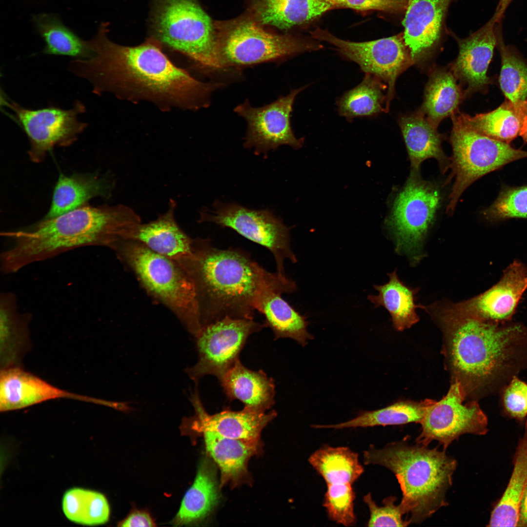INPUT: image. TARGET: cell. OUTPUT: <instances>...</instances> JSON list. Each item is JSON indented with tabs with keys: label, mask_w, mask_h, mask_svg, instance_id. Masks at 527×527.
I'll return each instance as SVG.
<instances>
[{
	"label": "cell",
	"mask_w": 527,
	"mask_h": 527,
	"mask_svg": "<svg viewBox=\"0 0 527 527\" xmlns=\"http://www.w3.org/2000/svg\"><path fill=\"white\" fill-rule=\"evenodd\" d=\"M407 150L411 170L420 171L422 163L433 158L442 173L451 167V158L442 148L443 138L422 113L402 117L399 122Z\"/></svg>",
	"instance_id": "obj_26"
},
{
	"label": "cell",
	"mask_w": 527,
	"mask_h": 527,
	"mask_svg": "<svg viewBox=\"0 0 527 527\" xmlns=\"http://www.w3.org/2000/svg\"><path fill=\"white\" fill-rule=\"evenodd\" d=\"M108 24L102 23L97 35L88 41L90 57L75 59L69 66L70 71L91 82L94 94L109 92L136 103L151 101L163 111L206 105L211 84L199 81L175 65L152 36L135 46L112 42L107 36Z\"/></svg>",
	"instance_id": "obj_1"
},
{
	"label": "cell",
	"mask_w": 527,
	"mask_h": 527,
	"mask_svg": "<svg viewBox=\"0 0 527 527\" xmlns=\"http://www.w3.org/2000/svg\"><path fill=\"white\" fill-rule=\"evenodd\" d=\"M219 498L215 469L209 460H204L199 466L193 484L183 497L173 524L176 526L187 525L203 519L218 504Z\"/></svg>",
	"instance_id": "obj_29"
},
{
	"label": "cell",
	"mask_w": 527,
	"mask_h": 527,
	"mask_svg": "<svg viewBox=\"0 0 527 527\" xmlns=\"http://www.w3.org/2000/svg\"><path fill=\"white\" fill-rule=\"evenodd\" d=\"M387 85L377 77L365 73L362 82L346 92L338 101L340 115L351 121L360 117L372 116L385 111L384 91Z\"/></svg>",
	"instance_id": "obj_38"
},
{
	"label": "cell",
	"mask_w": 527,
	"mask_h": 527,
	"mask_svg": "<svg viewBox=\"0 0 527 527\" xmlns=\"http://www.w3.org/2000/svg\"><path fill=\"white\" fill-rule=\"evenodd\" d=\"M200 222H211L230 228L249 240L263 246L273 254L277 273L286 277L284 263L286 259L297 262L290 247L289 229L268 210L248 208L237 203L216 201L213 210L200 213Z\"/></svg>",
	"instance_id": "obj_11"
},
{
	"label": "cell",
	"mask_w": 527,
	"mask_h": 527,
	"mask_svg": "<svg viewBox=\"0 0 527 527\" xmlns=\"http://www.w3.org/2000/svg\"><path fill=\"white\" fill-rule=\"evenodd\" d=\"M527 484V424L514 456V467L507 486L493 509L488 526H518L520 506Z\"/></svg>",
	"instance_id": "obj_32"
},
{
	"label": "cell",
	"mask_w": 527,
	"mask_h": 527,
	"mask_svg": "<svg viewBox=\"0 0 527 527\" xmlns=\"http://www.w3.org/2000/svg\"><path fill=\"white\" fill-rule=\"evenodd\" d=\"M34 20L45 42L43 53L69 56L75 59H86L90 57L88 41L80 38L57 16L41 14L35 16Z\"/></svg>",
	"instance_id": "obj_37"
},
{
	"label": "cell",
	"mask_w": 527,
	"mask_h": 527,
	"mask_svg": "<svg viewBox=\"0 0 527 527\" xmlns=\"http://www.w3.org/2000/svg\"><path fill=\"white\" fill-rule=\"evenodd\" d=\"M465 122L478 132L510 143L519 135L524 114L506 100L495 109L474 116L460 114Z\"/></svg>",
	"instance_id": "obj_39"
},
{
	"label": "cell",
	"mask_w": 527,
	"mask_h": 527,
	"mask_svg": "<svg viewBox=\"0 0 527 527\" xmlns=\"http://www.w3.org/2000/svg\"><path fill=\"white\" fill-rule=\"evenodd\" d=\"M395 496H388L383 501V506H378L373 500L371 493L363 497L364 502L369 511L368 527H406L409 523L402 518L405 513L400 505H396Z\"/></svg>",
	"instance_id": "obj_43"
},
{
	"label": "cell",
	"mask_w": 527,
	"mask_h": 527,
	"mask_svg": "<svg viewBox=\"0 0 527 527\" xmlns=\"http://www.w3.org/2000/svg\"><path fill=\"white\" fill-rule=\"evenodd\" d=\"M310 33L314 39L335 47L344 58L357 63L365 73L372 74L386 83L385 111H387L397 78L413 63L403 33L363 42L343 40L319 28Z\"/></svg>",
	"instance_id": "obj_13"
},
{
	"label": "cell",
	"mask_w": 527,
	"mask_h": 527,
	"mask_svg": "<svg viewBox=\"0 0 527 527\" xmlns=\"http://www.w3.org/2000/svg\"><path fill=\"white\" fill-rule=\"evenodd\" d=\"M62 508L69 520L81 525H102L108 521L110 516L108 502L102 493L79 487L66 491Z\"/></svg>",
	"instance_id": "obj_40"
},
{
	"label": "cell",
	"mask_w": 527,
	"mask_h": 527,
	"mask_svg": "<svg viewBox=\"0 0 527 527\" xmlns=\"http://www.w3.org/2000/svg\"><path fill=\"white\" fill-rule=\"evenodd\" d=\"M442 201L439 189L423 180L420 171H410L396 197L385 224L396 243V250L417 262L422 258L423 241L435 220Z\"/></svg>",
	"instance_id": "obj_10"
},
{
	"label": "cell",
	"mask_w": 527,
	"mask_h": 527,
	"mask_svg": "<svg viewBox=\"0 0 527 527\" xmlns=\"http://www.w3.org/2000/svg\"><path fill=\"white\" fill-rule=\"evenodd\" d=\"M452 0H409L403 21V34L413 63L424 60L437 44Z\"/></svg>",
	"instance_id": "obj_21"
},
{
	"label": "cell",
	"mask_w": 527,
	"mask_h": 527,
	"mask_svg": "<svg viewBox=\"0 0 527 527\" xmlns=\"http://www.w3.org/2000/svg\"><path fill=\"white\" fill-rule=\"evenodd\" d=\"M119 250L145 288L170 308L195 336L203 327L197 288L178 263L149 249L142 243L122 240Z\"/></svg>",
	"instance_id": "obj_6"
},
{
	"label": "cell",
	"mask_w": 527,
	"mask_h": 527,
	"mask_svg": "<svg viewBox=\"0 0 527 527\" xmlns=\"http://www.w3.org/2000/svg\"><path fill=\"white\" fill-rule=\"evenodd\" d=\"M527 267L515 260L504 271L500 280L483 293L458 304L467 313L486 321H511L527 289Z\"/></svg>",
	"instance_id": "obj_18"
},
{
	"label": "cell",
	"mask_w": 527,
	"mask_h": 527,
	"mask_svg": "<svg viewBox=\"0 0 527 527\" xmlns=\"http://www.w3.org/2000/svg\"><path fill=\"white\" fill-rule=\"evenodd\" d=\"M526 112H527V99L526 102Z\"/></svg>",
	"instance_id": "obj_50"
},
{
	"label": "cell",
	"mask_w": 527,
	"mask_h": 527,
	"mask_svg": "<svg viewBox=\"0 0 527 527\" xmlns=\"http://www.w3.org/2000/svg\"><path fill=\"white\" fill-rule=\"evenodd\" d=\"M66 398L94 403L96 398L61 389L20 366L0 369V411L20 409L50 400Z\"/></svg>",
	"instance_id": "obj_22"
},
{
	"label": "cell",
	"mask_w": 527,
	"mask_h": 527,
	"mask_svg": "<svg viewBox=\"0 0 527 527\" xmlns=\"http://www.w3.org/2000/svg\"><path fill=\"white\" fill-rule=\"evenodd\" d=\"M196 243L187 272L197 288L203 327L225 317L253 319L267 290L297 289L293 281L267 271L242 250L219 249L207 240Z\"/></svg>",
	"instance_id": "obj_4"
},
{
	"label": "cell",
	"mask_w": 527,
	"mask_h": 527,
	"mask_svg": "<svg viewBox=\"0 0 527 527\" xmlns=\"http://www.w3.org/2000/svg\"><path fill=\"white\" fill-rule=\"evenodd\" d=\"M175 208L176 202L170 200L165 213L154 221L136 225L126 240L142 243L151 250L177 262L186 271L194 257L195 243L177 224Z\"/></svg>",
	"instance_id": "obj_20"
},
{
	"label": "cell",
	"mask_w": 527,
	"mask_h": 527,
	"mask_svg": "<svg viewBox=\"0 0 527 527\" xmlns=\"http://www.w3.org/2000/svg\"><path fill=\"white\" fill-rule=\"evenodd\" d=\"M113 183L97 173L61 174L55 185L50 206L43 218H51L87 204L92 199L111 196Z\"/></svg>",
	"instance_id": "obj_23"
},
{
	"label": "cell",
	"mask_w": 527,
	"mask_h": 527,
	"mask_svg": "<svg viewBox=\"0 0 527 527\" xmlns=\"http://www.w3.org/2000/svg\"><path fill=\"white\" fill-rule=\"evenodd\" d=\"M494 14L480 28L465 39L457 40L459 53L452 66L456 78L467 86L466 95L487 92L492 80L487 76L489 64L496 47Z\"/></svg>",
	"instance_id": "obj_19"
},
{
	"label": "cell",
	"mask_w": 527,
	"mask_h": 527,
	"mask_svg": "<svg viewBox=\"0 0 527 527\" xmlns=\"http://www.w3.org/2000/svg\"><path fill=\"white\" fill-rule=\"evenodd\" d=\"M334 8L358 11H378L389 13L405 12L410 0H324Z\"/></svg>",
	"instance_id": "obj_45"
},
{
	"label": "cell",
	"mask_w": 527,
	"mask_h": 527,
	"mask_svg": "<svg viewBox=\"0 0 527 527\" xmlns=\"http://www.w3.org/2000/svg\"><path fill=\"white\" fill-rule=\"evenodd\" d=\"M526 42H527V39L526 40Z\"/></svg>",
	"instance_id": "obj_51"
},
{
	"label": "cell",
	"mask_w": 527,
	"mask_h": 527,
	"mask_svg": "<svg viewBox=\"0 0 527 527\" xmlns=\"http://www.w3.org/2000/svg\"><path fill=\"white\" fill-rule=\"evenodd\" d=\"M518 526L527 527V484L520 503Z\"/></svg>",
	"instance_id": "obj_47"
},
{
	"label": "cell",
	"mask_w": 527,
	"mask_h": 527,
	"mask_svg": "<svg viewBox=\"0 0 527 527\" xmlns=\"http://www.w3.org/2000/svg\"><path fill=\"white\" fill-rule=\"evenodd\" d=\"M503 403L508 415L523 420L527 415V384L514 376L504 388Z\"/></svg>",
	"instance_id": "obj_44"
},
{
	"label": "cell",
	"mask_w": 527,
	"mask_h": 527,
	"mask_svg": "<svg viewBox=\"0 0 527 527\" xmlns=\"http://www.w3.org/2000/svg\"><path fill=\"white\" fill-rule=\"evenodd\" d=\"M150 25L162 45L201 68H220L214 21L197 0H153Z\"/></svg>",
	"instance_id": "obj_7"
},
{
	"label": "cell",
	"mask_w": 527,
	"mask_h": 527,
	"mask_svg": "<svg viewBox=\"0 0 527 527\" xmlns=\"http://www.w3.org/2000/svg\"><path fill=\"white\" fill-rule=\"evenodd\" d=\"M519 135L525 143H527V114L524 117Z\"/></svg>",
	"instance_id": "obj_49"
},
{
	"label": "cell",
	"mask_w": 527,
	"mask_h": 527,
	"mask_svg": "<svg viewBox=\"0 0 527 527\" xmlns=\"http://www.w3.org/2000/svg\"><path fill=\"white\" fill-rule=\"evenodd\" d=\"M502 23L503 20L496 24V48L501 61L500 87L506 99L518 111L526 114L527 63L515 47L506 44Z\"/></svg>",
	"instance_id": "obj_31"
},
{
	"label": "cell",
	"mask_w": 527,
	"mask_h": 527,
	"mask_svg": "<svg viewBox=\"0 0 527 527\" xmlns=\"http://www.w3.org/2000/svg\"><path fill=\"white\" fill-rule=\"evenodd\" d=\"M31 315L21 313L16 295L2 292L0 296V359L1 369L20 366L28 348L29 324Z\"/></svg>",
	"instance_id": "obj_27"
},
{
	"label": "cell",
	"mask_w": 527,
	"mask_h": 527,
	"mask_svg": "<svg viewBox=\"0 0 527 527\" xmlns=\"http://www.w3.org/2000/svg\"><path fill=\"white\" fill-rule=\"evenodd\" d=\"M190 399L195 413L183 424L198 434L211 432L226 438L260 443L262 430L277 415L275 410L265 413L245 407L240 411L225 409L210 415L204 409L197 389Z\"/></svg>",
	"instance_id": "obj_17"
},
{
	"label": "cell",
	"mask_w": 527,
	"mask_h": 527,
	"mask_svg": "<svg viewBox=\"0 0 527 527\" xmlns=\"http://www.w3.org/2000/svg\"><path fill=\"white\" fill-rule=\"evenodd\" d=\"M308 462L326 485L353 484L364 472L358 454L346 446H323L309 456Z\"/></svg>",
	"instance_id": "obj_35"
},
{
	"label": "cell",
	"mask_w": 527,
	"mask_h": 527,
	"mask_svg": "<svg viewBox=\"0 0 527 527\" xmlns=\"http://www.w3.org/2000/svg\"><path fill=\"white\" fill-rule=\"evenodd\" d=\"M220 68L255 64L323 48L319 42L266 30L249 13L214 21Z\"/></svg>",
	"instance_id": "obj_8"
},
{
	"label": "cell",
	"mask_w": 527,
	"mask_h": 527,
	"mask_svg": "<svg viewBox=\"0 0 527 527\" xmlns=\"http://www.w3.org/2000/svg\"><path fill=\"white\" fill-rule=\"evenodd\" d=\"M333 8L324 0H251L247 12L263 25L287 30L308 23Z\"/></svg>",
	"instance_id": "obj_25"
},
{
	"label": "cell",
	"mask_w": 527,
	"mask_h": 527,
	"mask_svg": "<svg viewBox=\"0 0 527 527\" xmlns=\"http://www.w3.org/2000/svg\"><path fill=\"white\" fill-rule=\"evenodd\" d=\"M265 326L264 324L253 319L230 317L203 326L195 336L198 361L185 372L196 384L207 375H214L219 380L239 359L249 336Z\"/></svg>",
	"instance_id": "obj_14"
},
{
	"label": "cell",
	"mask_w": 527,
	"mask_h": 527,
	"mask_svg": "<svg viewBox=\"0 0 527 527\" xmlns=\"http://www.w3.org/2000/svg\"><path fill=\"white\" fill-rule=\"evenodd\" d=\"M202 435L207 452L220 469L221 486L228 483L234 486L238 484L246 476L248 461L258 453L260 443L226 438L211 432H204Z\"/></svg>",
	"instance_id": "obj_28"
},
{
	"label": "cell",
	"mask_w": 527,
	"mask_h": 527,
	"mask_svg": "<svg viewBox=\"0 0 527 527\" xmlns=\"http://www.w3.org/2000/svg\"><path fill=\"white\" fill-rule=\"evenodd\" d=\"M483 214L486 219L494 222L527 218V185L503 188Z\"/></svg>",
	"instance_id": "obj_42"
},
{
	"label": "cell",
	"mask_w": 527,
	"mask_h": 527,
	"mask_svg": "<svg viewBox=\"0 0 527 527\" xmlns=\"http://www.w3.org/2000/svg\"><path fill=\"white\" fill-rule=\"evenodd\" d=\"M513 0H499L494 14L498 22L503 20L505 14Z\"/></svg>",
	"instance_id": "obj_48"
},
{
	"label": "cell",
	"mask_w": 527,
	"mask_h": 527,
	"mask_svg": "<svg viewBox=\"0 0 527 527\" xmlns=\"http://www.w3.org/2000/svg\"><path fill=\"white\" fill-rule=\"evenodd\" d=\"M450 142L454 178L446 212L452 215L465 190L485 175L515 161L527 157V151L482 134L466 124L461 115H453Z\"/></svg>",
	"instance_id": "obj_9"
},
{
	"label": "cell",
	"mask_w": 527,
	"mask_h": 527,
	"mask_svg": "<svg viewBox=\"0 0 527 527\" xmlns=\"http://www.w3.org/2000/svg\"><path fill=\"white\" fill-rule=\"evenodd\" d=\"M155 526V523L150 516L145 512L140 511L131 513L120 523V526L125 527H150Z\"/></svg>",
	"instance_id": "obj_46"
},
{
	"label": "cell",
	"mask_w": 527,
	"mask_h": 527,
	"mask_svg": "<svg viewBox=\"0 0 527 527\" xmlns=\"http://www.w3.org/2000/svg\"><path fill=\"white\" fill-rule=\"evenodd\" d=\"M349 483L327 484L323 506L330 520L345 527L354 526L357 517L354 505L355 491Z\"/></svg>",
	"instance_id": "obj_41"
},
{
	"label": "cell",
	"mask_w": 527,
	"mask_h": 527,
	"mask_svg": "<svg viewBox=\"0 0 527 527\" xmlns=\"http://www.w3.org/2000/svg\"><path fill=\"white\" fill-rule=\"evenodd\" d=\"M388 275L389 279L387 283L374 286L378 294L369 295L367 299L375 307H385L391 316L394 328L402 331L410 328L419 321L416 309L423 306L415 303L417 289L405 285L400 280L396 270Z\"/></svg>",
	"instance_id": "obj_33"
},
{
	"label": "cell",
	"mask_w": 527,
	"mask_h": 527,
	"mask_svg": "<svg viewBox=\"0 0 527 527\" xmlns=\"http://www.w3.org/2000/svg\"><path fill=\"white\" fill-rule=\"evenodd\" d=\"M465 400L459 384L452 382L446 394L440 401L433 400L426 409L415 442L427 446L437 441L446 451L463 434L485 435L488 431L486 416L476 400L464 404Z\"/></svg>",
	"instance_id": "obj_15"
},
{
	"label": "cell",
	"mask_w": 527,
	"mask_h": 527,
	"mask_svg": "<svg viewBox=\"0 0 527 527\" xmlns=\"http://www.w3.org/2000/svg\"><path fill=\"white\" fill-rule=\"evenodd\" d=\"M307 86L292 90L285 96L260 107H252L248 101L238 105L234 111L247 122L244 145L257 155L265 154L282 145L301 147L303 138L297 139L290 124V115L297 95Z\"/></svg>",
	"instance_id": "obj_16"
},
{
	"label": "cell",
	"mask_w": 527,
	"mask_h": 527,
	"mask_svg": "<svg viewBox=\"0 0 527 527\" xmlns=\"http://www.w3.org/2000/svg\"><path fill=\"white\" fill-rule=\"evenodd\" d=\"M141 223L140 216L122 204L93 206L88 204L30 226L4 231L11 242L0 255V269L14 273L28 265L87 246L112 247Z\"/></svg>",
	"instance_id": "obj_3"
},
{
	"label": "cell",
	"mask_w": 527,
	"mask_h": 527,
	"mask_svg": "<svg viewBox=\"0 0 527 527\" xmlns=\"http://www.w3.org/2000/svg\"><path fill=\"white\" fill-rule=\"evenodd\" d=\"M433 401L426 399L421 402H398L384 408L363 412L349 421L334 425H313L314 428L336 429L421 423L426 409Z\"/></svg>",
	"instance_id": "obj_34"
},
{
	"label": "cell",
	"mask_w": 527,
	"mask_h": 527,
	"mask_svg": "<svg viewBox=\"0 0 527 527\" xmlns=\"http://www.w3.org/2000/svg\"><path fill=\"white\" fill-rule=\"evenodd\" d=\"M442 327L452 382L465 399L496 389L527 367V327L472 316L456 304L430 308Z\"/></svg>",
	"instance_id": "obj_2"
},
{
	"label": "cell",
	"mask_w": 527,
	"mask_h": 527,
	"mask_svg": "<svg viewBox=\"0 0 527 527\" xmlns=\"http://www.w3.org/2000/svg\"></svg>",
	"instance_id": "obj_52"
},
{
	"label": "cell",
	"mask_w": 527,
	"mask_h": 527,
	"mask_svg": "<svg viewBox=\"0 0 527 527\" xmlns=\"http://www.w3.org/2000/svg\"><path fill=\"white\" fill-rule=\"evenodd\" d=\"M363 460L365 465L382 466L395 474L403 494L400 504L409 524L421 523L448 505L446 494L457 462L446 451L411 445L405 438L382 448L370 445L364 451Z\"/></svg>",
	"instance_id": "obj_5"
},
{
	"label": "cell",
	"mask_w": 527,
	"mask_h": 527,
	"mask_svg": "<svg viewBox=\"0 0 527 527\" xmlns=\"http://www.w3.org/2000/svg\"><path fill=\"white\" fill-rule=\"evenodd\" d=\"M4 105L14 114L16 121L26 134L30 147L28 154L34 162H42L55 146L66 147L73 144L87 126L78 120L85 107L80 101L64 109L54 105L33 109L26 108L5 97Z\"/></svg>",
	"instance_id": "obj_12"
},
{
	"label": "cell",
	"mask_w": 527,
	"mask_h": 527,
	"mask_svg": "<svg viewBox=\"0 0 527 527\" xmlns=\"http://www.w3.org/2000/svg\"><path fill=\"white\" fill-rule=\"evenodd\" d=\"M230 400L237 399L244 407L265 412L275 403V384L262 370L249 369L239 359L219 380Z\"/></svg>",
	"instance_id": "obj_24"
},
{
	"label": "cell",
	"mask_w": 527,
	"mask_h": 527,
	"mask_svg": "<svg viewBox=\"0 0 527 527\" xmlns=\"http://www.w3.org/2000/svg\"><path fill=\"white\" fill-rule=\"evenodd\" d=\"M281 292L269 289L261 299L257 310L264 317V324L273 331L276 339L289 338L303 346L313 338L307 330L306 317L284 300Z\"/></svg>",
	"instance_id": "obj_30"
},
{
	"label": "cell",
	"mask_w": 527,
	"mask_h": 527,
	"mask_svg": "<svg viewBox=\"0 0 527 527\" xmlns=\"http://www.w3.org/2000/svg\"><path fill=\"white\" fill-rule=\"evenodd\" d=\"M455 78L449 71L437 69L426 87L421 113L437 127L444 118L453 115L462 101L463 95Z\"/></svg>",
	"instance_id": "obj_36"
}]
</instances>
